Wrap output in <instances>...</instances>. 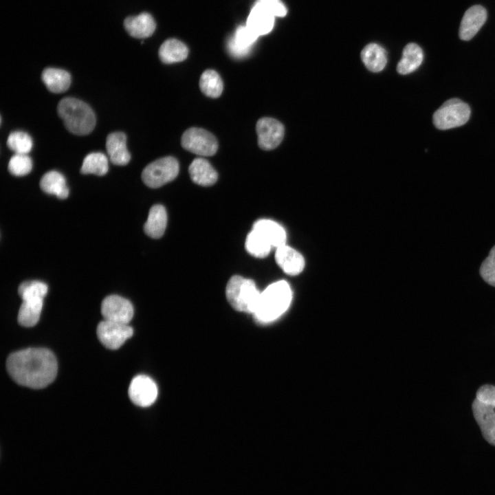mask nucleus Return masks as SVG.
<instances>
[{
  "label": "nucleus",
  "mask_w": 495,
  "mask_h": 495,
  "mask_svg": "<svg viewBox=\"0 0 495 495\" xmlns=\"http://www.w3.org/2000/svg\"><path fill=\"white\" fill-rule=\"evenodd\" d=\"M275 260L285 274L292 276L301 273L305 265L302 255L286 244L276 249Z\"/></svg>",
  "instance_id": "4468645a"
},
{
  "label": "nucleus",
  "mask_w": 495,
  "mask_h": 495,
  "mask_svg": "<svg viewBox=\"0 0 495 495\" xmlns=\"http://www.w3.org/2000/svg\"><path fill=\"white\" fill-rule=\"evenodd\" d=\"M106 148L110 161L116 165H126L130 160L131 155L126 146V136L122 132H113L109 133L106 140Z\"/></svg>",
  "instance_id": "dca6fc26"
},
{
  "label": "nucleus",
  "mask_w": 495,
  "mask_h": 495,
  "mask_svg": "<svg viewBox=\"0 0 495 495\" xmlns=\"http://www.w3.org/2000/svg\"><path fill=\"white\" fill-rule=\"evenodd\" d=\"M181 144L184 148L201 156H212L218 148L216 138L209 131L197 127H192L183 133Z\"/></svg>",
  "instance_id": "6e6552de"
},
{
  "label": "nucleus",
  "mask_w": 495,
  "mask_h": 495,
  "mask_svg": "<svg viewBox=\"0 0 495 495\" xmlns=\"http://www.w3.org/2000/svg\"><path fill=\"white\" fill-rule=\"evenodd\" d=\"M245 245L249 254L256 258L267 256L272 248L270 243L254 229L247 236Z\"/></svg>",
  "instance_id": "c756f323"
},
{
  "label": "nucleus",
  "mask_w": 495,
  "mask_h": 495,
  "mask_svg": "<svg viewBox=\"0 0 495 495\" xmlns=\"http://www.w3.org/2000/svg\"><path fill=\"white\" fill-rule=\"evenodd\" d=\"M96 331L100 342L112 350L119 349L133 333V328L128 324L105 320L99 322Z\"/></svg>",
  "instance_id": "1a4fd4ad"
},
{
  "label": "nucleus",
  "mask_w": 495,
  "mask_h": 495,
  "mask_svg": "<svg viewBox=\"0 0 495 495\" xmlns=\"http://www.w3.org/2000/svg\"><path fill=\"white\" fill-rule=\"evenodd\" d=\"M258 146L265 151L277 147L281 142L285 133L282 123L272 118H262L256 125Z\"/></svg>",
  "instance_id": "9b49d317"
},
{
  "label": "nucleus",
  "mask_w": 495,
  "mask_h": 495,
  "mask_svg": "<svg viewBox=\"0 0 495 495\" xmlns=\"http://www.w3.org/2000/svg\"><path fill=\"white\" fill-rule=\"evenodd\" d=\"M9 172L14 176H24L32 169V161L27 154H16L10 160Z\"/></svg>",
  "instance_id": "473e14b6"
},
{
  "label": "nucleus",
  "mask_w": 495,
  "mask_h": 495,
  "mask_svg": "<svg viewBox=\"0 0 495 495\" xmlns=\"http://www.w3.org/2000/svg\"><path fill=\"white\" fill-rule=\"evenodd\" d=\"M469 105L458 98L446 101L433 115V124L440 130L465 124L470 116Z\"/></svg>",
  "instance_id": "423d86ee"
},
{
  "label": "nucleus",
  "mask_w": 495,
  "mask_h": 495,
  "mask_svg": "<svg viewBox=\"0 0 495 495\" xmlns=\"http://www.w3.org/2000/svg\"><path fill=\"white\" fill-rule=\"evenodd\" d=\"M292 292L285 280L270 285L260 294L256 309L255 319L261 323L270 322L284 314L291 304Z\"/></svg>",
  "instance_id": "f03ea898"
},
{
  "label": "nucleus",
  "mask_w": 495,
  "mask_h": 495,
  "mask_svg": "<svg viewBox=\"0 0 495 495\" xmlns=\"http://www.w3.org/2000/svg\"><path fill=\"white\" fill-rule=\"evenodd\" d=\"M57 111L65 128L73 134L87 135L95 127L96 116L92 109L79 99L72 97L63 98L58 102Z\"/></svg>",
  "instance_id": "7ed1b4c3"
},
{
  "label": "nucleus",
  "mask_w": 495,
  "mask_h": 495,
  "mask_svg": "<svg viewBox=\"0 0 495 495\" xmlns=\"http://www.w3.org/2000/svg\"><path fill=\"white\" fill-rule=\"evenodd\" d=\"M472 406L483 437L495 446V386H486L478 390Z\"/></svg>",
  "instance_id": "20e7f679"
},
{
  "label": "nucleus",
  "mask_w": 495,
  "mask_h": 495,
  "mask_svg": "<svg viewBox=\"0 0 495 495\" xmlns=\"http://www.w3.org/2000/svg\"><path fill=\"white\" fill-rule=\"evenodd\" d=\"M258 36L247 25L239 26L233 36L228 41L230 54L236 58H242L249 54L253 44Z\"/></svg>",
  "instance_id": "2eb2a0df"
},
{
  "label": "nucleus",
  "mask_w": 495,
  "mask_h": 495,
  "mask_svg": "<svg viewBox=\"0 0 495 495\" xmlns=\"http://www.w3.org/2000/svg\"><path fill=\"white\" fill-rule=\"evenodd\" d=\"M40 187L45 192L54 195L58 199H65L69 195L65 178L56 170H51L44 174L40 181Z\"/></svg>",
  "instance_id": "b1692460"
},
{
  "label": "nucleus",
  "mask_w": 495,
  "mask_h": 495,
  "mask_svg": "<svg viewBox=\"0 0 495 495\" xmlns=\"http://www.w3.org/2000/svg\"><path fill=\"white\" fill-rule=\"evenodd\" d=\"M166 224L167 213L165 208L160 204L154 205L149 210L144 230L147 236L159 239L164 234Z\"/></svg>",
  "instance_id": "412c9836"
},
{
  "label": "nucleus",
  "mask_w": 495,
  "mask_h": 495,
  "mask_svg": "<svg viewBox=\"0 0 495 495\" xmlns=\"http://www.w3.org/2000/svg\"><path fill=\"white\" fill-rule=\"evenodd\" d=\"M108 169V160L106 155L100 152H95L88 154L84 158L80 173L102 176L107 173Z\"/></svg>",
  "instance_id": "c85d7f7f"
},
{
  "label": "nucleus",
  "mask_w": 495,
  "mask_h": 495,
  "mask_svg": "<svg viewBox=\"0 0 495 495\" xmlns=\"http://www.w3.org/2000/svg\"><path fill=\"white\" fill-rule=\"evenodd\" d=\"M179 170V163L175 157H164L150 163L144 168L142 179L150 188H159L174 180Z\"/></svg>",
  "instance_id": "0eeeda50"
},
{
  "label": "nucleus",
  "mask_w": 495,
  "mask_h": 495,
  "mask_svg": "<svg viewBox=\"0 0 495 495\" xmlns=\"http://www.w3.org/2000/svg\"><path fill=\"white\" fill-rule=\"evenodd\" d=\"M188 54L186 45L175 38L165 41L159 50V57L166 64L183 61L187 58Z\"/></svg>",
  "instance_id": "393cba45"
},
{
  "label": "nucleus",
  "mask_w": 495,
  "mask_h": 495,
  "mask_svg": "<svg viewBox=\"0 0 495 495\" xmlns=\"http://www.w3.org/2000/svg\"><path fill=\"white\" fill-rule=\"evenodd\" d=\"M7 145L16 154H28L32 148L33 142L29 134L16 131L9 135Z\"/></svg>",
  "instance_id": "2f4dec72"
},
{
  "label": "nucleus",
  "mask_w": 495,
  "mask_h": 495,
  "mask_svg": "<svg viewBox=\"0 0 495 495\" xmlns=\"http://www.w3.org/2000/svg\"><path fill=\"white\" fill-rule=\"evenodd\" d=\"M124 26L131 36L144 38L153 34L156 25L150 14L143 12L137 16L126 17L124 21Z\"/></svg>",
  "instance_id": "f3484780"
},
{
  "label": "nucleus",
  "mask_w": 495,
  "mask_h": 495,
  "mask_svg": "<svg viewBox=\"0 0 495 495\" xmlns=\"http://www.w3.org/2000/svg\"><path fill=\"white\" fill-rule=\"evenodd\" d=\"M361 58L367 69L373 72L382 71L387 62L384 49L376 43L366 45L362 50Z\"/></svg>",
  "instance_id": "a878e982"
},
{
  "label": "nucleus",
  "mask_w": 495,
  "mask_h": 495,
  "mask_svg": "<svg viewBox=\"0 0 495 495\" xmlns=\"http://www.w3.org/2000/svg\"><path fill=\"white\" fill-rule=\"evenodd\" d=\"M480 274L486 283L495 287V245L491 249L488 256L482 263L480 267Z\"/></svg>",
  "instance_id": "72a5a7b5"
},
{
  "label": "nucleus",
  "mask_w": 495,
  "mask_h": 495,
  "mask_svg": "<svg viewBox=\"0 0 495 495\" xmlns=\"http://www.w3.org/2000/svg\"><path fill=\"white\" fill-rule=\"evenodd\" d=\"M41 78L47 88L55 94L65 92L71 84L69 73L61 69L46 68L42 72Z\"/></svg>",
  "instance_id": "4be33fe9"
},
{
  "label": "nucleus",
  "mask_w": 495,
  "mask_h": 495,
  "mask_svg": "<svg viewBox=\"0 0 495 495\" xmlns=\"http://www.w3.org/2000/svg\"><path fill=\"white\" fill-rule=\"evenodd\" d=\"M424 53L416 43L407 44L403 50L402 57L397 66V71L402 75L415 71L422 63Z\"/></svg>",
  "instance_id": "5701e85b"
},
{
  "label": "nucleus",
  "mask_w": 495,
  "mask_h": 495,
  "mask_svg": "<svg viewBox=\"0 0 495 495\" xmlns=\"http://www.w3.org/2000/svg\"><path fill=\"white\" fill-rule=\"evenodd\" d=\"M275 16L256 2L247 20L246 25L258 36L269 33L274 25Z\"/></svg>",
  "instance_id": "a211bd4d"
},
{
  "label": "nucleus",
  "mask_w": 495,
  "mask_h": 495,
  "mask_svg": "<svg viewBox=\"0 0 495 495\" xmlns=\"http://www.w3.org/2000/svg\"><path fill=\"white\" fill-rule=\"evenodd\" d=\"M199 87L206 96L217 98L223 91V82L219 74L212 69L204 71L199 80Z\"/></svg>",
  "instance_id": "cd10ccee"
},
{
  "label": "nucleus",
  "mask_w": 495,
  "mask_h": 495,
  "mask_svg": "<svg viewBox=\"0 0 495 495\" xmlns=\"http://www.w3.org/2000/svg\"><path fill=\"white\" fill-rule=\"evenodd\" d=\"M47 285L38 280H28L20 284L18 293L22 300H43L47 293Z\"/></svg>",
  "instance_id": "7c9ffc66"
},
{
  "label": "nucleus",
  "mask_w": 495,
  "mask_h": 495,
  "mask_svg": "<svg viewBox=\"0 0 495 495\" xmlns=\"http://www.w3.org/2000/svg\"><path fill=\"white\" fill-rule=\"evenodd\" d=\"M257 2L274 16H284L287 9L280 0H258Z\"/></svg>",
  "instance_id": "f704fd0d"
},
{
  "label": "nucleus",
  "mask_w": 495,
  "mask_h": 495,
  "mask_svg": "<svg viewBox=\"0 0 495 495\" xmlns=\"http://www.w3.org/2000/svg\"><path fill=\"white\" fill-rule=\"evenodd\" d=\"M43 305V300H22L17 320L20 325L31 327L38 322Z\"/></svg>",
  "instance_id": "bb28decb"
},
{
  "label": "nucleus",
  "mask_w": 495,
  "mask_h": 495,
  "mask_svg": "<svg viewBox=\"0 0 495 495\" xmlns=\"http://www.w3.org/2000/svg\"><path fill=\"white\" fill-rule=\"evenodd\" d=\"M101 314L105 320L128 324L133 316V307L127 299L110 295L102 302Z\"/></svg>",
  "instance_id": "9d476101"
},
{
  "label": "nucleus",
  "mask_w": 495,
  "mask_h": 495,
  "mask_svg": "<svg viewBox=\"0 0 495 495\" xmlns=\"http://www.w3.org/2000/svg\"><path fill=\"white\" fill-rule=\"evenodd\" d=\"M188 172L192 181L203 186L213 185L218 178L217 171L204 158H195L189 166Z\"/></svg>",
  "instance_id": "6ab92c4d"
},
{
  "label": "nucleus",
  "mask_w": 495,
  "mask_h": 495,
  "mask_svg": "<svg viewBox=\"0 0 495 495\" xmlns=\"http://www.w3.org/2000/svg\"><path fill=\"white\" fill-rule=\"evenodd\" d=\"M128 393L131 401L134 404L141 407H147L155 401L157 397V388L151 377L144 375H139L131 380Z\"/></svg>",
  "instance_id": "f8f14e48"
},
{
  "label": "nucleus",
  "mask_w": 495,
  "mask_h": 495,
  "mask_svg": "<svg viewBox=\"0 0 495 495\" xmlns=\"http://www.w3.org/2000/svg\"><path fill=\"white\" fill-rule=\"evenodd\" d=\"M254 282L240 276H233L226 289V298L236 311L254 314L260 296Z\"/></svg>",
  "instance_id": "39448f33"
},
{
  "label": "nucleus",
  "mask_w": 495,
  "mask_h": 495,
  "mask_svg": "<svg viewBox=\"0 0 495 495\" xmlns=\"http://www.w3.org/2000/svg\"><path fill=\"white\" fill-rule=\"evenodd\" d=\"M10 376L17 384L43 388L55 379L58 364L54 353L45 348H28L11 353L6 360Z\"/></svg>",
  "instance_id": "f257e3e1"
},
{
  "label": "nucleus",
  "mask_w": 495,
  "mask_h": 495,
  "mask_svg": "<svg viewBox=\"0 0 495 495\" xmlns=\"http://www.w3.org/2000/svg\"><path fill=\"white\" fill-rule=\"evenodd\" d=\"M487 13L485 8L474 5L469 8L463 14L460 28L459 37L463 41L472 39L487 20Z\"/></svg>",
  "instance_id": "ddd939ff"
},
{
  "label": "nucleus",
  "mask_w": 495,
  "mask_h": 495,
  "mask_svg": "<svg viewBox=\"0 0 495 495\" xmlns=\"http://www.w3.org/2000/svg\"><path fill=\"white\" fill-rule=\"evenodd\" d=\"M252 229L259 232L276 249L286 244V232L278 223L270 219H260L256 221Z\"/></svg>",
  "instance_id": "aec40b11"
}]
</instances>
